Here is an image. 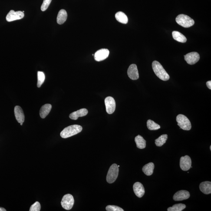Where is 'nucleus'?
Wrapping results in <instances>:
<instances>
[{"mask_svg":"<svg viewBox=\"0 0 211 211\" xmlns=\"http://www.w3.org/2000/svg\"><path fill=\"white\" fill-rule=\"evenodd\" d=\"M82 130V127L81 126L73 125L64 128L60 133V136L62 138H68L81 132Z\"/></svg>","mask_w":211,"mask_h":211,"instance_id":"2","label":"nucleus"},{"mask_svg":"<svg viewBox=\"0 0 211 211\" xmlns=\"http://www.w3.org/2000/svg\"><path fill=\"white\" fill-rule=\"evenodd\" d=\"M152 68L156 75L160 80L164 81H168L170 76L162 64L158 61H154L152 63Z\"/></svg>","mask_w":211,"mask_h":211,"instance_id":"1","label":"nucleus"},{"mask_svg":"<svg viewBox=\"0 0 211 211\" xmlns=\"http://www.w3.org/2000/svg\"><path fill=\"white\" fill-rule=\"evenodd\" d=\"M107 211H124V209L115 205H108L106 208Z\"/></svg>","mask_w":211,"mask_h":211,"instance_id":"28","label":"nucleus"},{"mask_svg":"<svg viewBox=\"0 0 211 211\" xmlns=\"http://www.w3.org/2000/svg\"><path fill=\"white\" fill-rule=\"evenodd\" d=\"M186 205L180 203L174 205L172 207H169L167 209L168 211H182L186 209Z\"/></svg>","mask_w":211,"mask_h":211,"instance_id":"26","label":"nucleus"},{"mask_svg":"<svg viewBox=\"0 0 211 211\" xmlns=\"http://www.w3.org/2000/svg\"><path fill=\"white\" fill-rule=\"evenodd\" d=\"M16 119L18 123H24L25 120V116L22 109L19 106H17L14 109Z\"/></svg>","mask_w":211,"mask_h":211,"instance_id":"15","label":"nucleus"},{"mask_svg":"<svg viewBox=\"0 0 211 211\" xmlns=\"http://www.w3.org/2000/svg\"><path fill=\"white\" fill-rule=\"evenodd\" d=\"M23 123H20V124H21V125L22 126L23 125Z\"/></svg>","mask_w":211,"mask_h":211,"instance_id":"33","label":"nucleus"},{"mask_svg":"<svg viewBox=\"0 0 211 211\" xmlns=\"http://www.w3.org/2000/svg\"><path fill=\"white\" fill-rule=\"evenodd\" d=\"M110 52L106 49H102L97 51L94 54V59L96 61H103L108 57Z\"/></svg>","mask_w":211,"mask_h":211,"instance_id":"11","label":"nucleus"},{"mask_svg":"<svg viewBox=\"0 0 211 211\" xmlns=\"http://www.w3.org/2000/svg\"><path fill=\"white\" fill-rule=\"evenodd\" d=\"M185 60L188 64H195L199 61L200 59V56L197 53L193 52L189 53L184 56Z\"/></svg>","mask_w":211,"mask_h":211,"instance_id":"9","label":"nucleus"},{"mask_svg":"<svg viewBox=\"0 0 211 211\" xmlns=\"http://www.w3.org/2000/svg\"><path fill=\"white\" fill-rule=\"evenodd\" d=\"M176 121L178 123V125L180 127V129L186 131L190 130L191 129L192 126L190 120L183 115H178L176 117Z\"/></svg>","mask_w":211,"mask_h":211,"instance_id":"4","label":"nucleus"},{"mask_svg":"<svg viewBox=\"0 0 211 211\" xmlns=\"http://www.w3.org/2000/svg\"><path fill=\"white\" fill-rule=\"evenodd\" d=\"M37 76H38V82H37V86L38 88H40L45 81V76L44 72L40 71L38 72Z\"/></svg>","mask_w":211,"mask_h":211,"instance_id":"27","label":"nucleus"},{"mask_svg":"<svg viewBox=\"0 0 211 211\" xmlns=\"http://www.w3.org/2000/svg\"><path fill=\"white\" fill-rule=\"evenodd\" d=\"M127 75L132 80H137L139 78V74L137 66L135 64H131L127 70Z\"/></svg>","mask_w":211,"mask_h":211,"instance_id":"12","label":"nucleus"},{"mask_svg":"<svg viewBox=\"0 0 211 211\" xmlns=\"http://www.w3.org/2000/svg\"><path fill=\"white\" fill-rule=\"evenodd\" d=\"M51 104H47L41 107L40 111V116L42 119L45 118L48 115L51 110Z\"/></svg>","mask_w":211,"mask_h":211,"instance_id":"18","label":"nucleus"},{"mask_svg":"<svg viewBox=\"0 0 211 211\" xmlns=\"http://www.w3.org/2000/svg\"><path fill=\"white\" fill-rule=\"evenodd\" d=\"M52 0H44L42 5L41 6V10L44 11L46 10L51 4Z\"/></svg>","mask_w":211,"mask_h":211,"instance_id":"30","label":"nucleus"},{"mask_svg":"<svg viewBox=\"0 0 211 211\" xmlns=\"http://www.w3.org/2000/svg\"><path fill=\"white\" fill-rule=\"evenodd\" d=\"M135 142L138 148L140 149H144L146 147V142L141 136L139 135L135 138Z\"/></svg>","mask_w":211,"mask_h":211,"instance_id":"23","label":"nucleus"},{"mask_svg":"<svg viewBox=\"0 0 211 211\" xmlns=\"http://www.w3.org/2000/svg\"><path fill=\"white\" fill-rule=\"evenodd\" d=\"M24 17V14L22 11H15L13 10L10 11L7 14L6 17V21L9 22H10L16 20L22 19Z\"/></svg>","mask_w":211,"mask_h":211,"instance_id":"7","label":"nucleus"},{"mask_svg":"<svg viewBox=\"0 0 211 211\" xmlns=\"http://www.w3.org/2000/svg\"><path fill=\"white\" fill-rule=\"evenodd\" d=\"M133 189L135 194L138 197L141 198L144 195V188L143 185L140 182H137L135 183L133 185Z\"/></svg>","mask_w":211,"mask_h":211,"instance_id":"14","label":"nucleus"},{"mask_svg":"<svg viewBox=\"0 0 211 211\" xmlns=\"http://www.w3.org/2000/svg\"><path fill=\"white\" fill-rule=\"evenodd\" d=\"M154 168V164L152 162H150L143 166V173L147 176H150L153 173Z\"/></svg>","mask_w":211,"mask_h":211,"instance_id":"20","label":"nucleus"},{"mask_svg":"<svg viewBox=\"0 0 211 211\" xmlns=\"http://www.w3.org/2000/svg\"><path fill=\"white\" fill-rule=\"evenodd\" d=\"M41 209V205L39 202H36L35 203L31 205L30 208V211H40Z\"/></svg>","mask_w":211,"mask_h":211,"instance_id":"29","label":"nucleus"},{"mask_svg":"<svg viewBox=\"0 0 211 211\" xmlns=\"http://www.w3.org/2000/svg\"><path fill=\"white\" fill-rule=\"evenodd\" d=\"M192 165V161L190 156L186 155L181 158L180 166L183 171H187L190 169Z\"/></svg>","mask_w":211,"mask_h":211,"instance_id":"10","label":"nucleus"},{"mask_svg":"<svg viewBox=\"0 0 211 211\" xmlns=\"http://www.w3.org/2000/svg\"><path fill=\"white\" fill-rule=\"evenodd\" d=\"M88 111L87 109L83 108L73 112L70 115L69 117L71 119L76 120L79 117H82L87 115Z\"/></svg>","mask_w":211,"mask_h":211,"instance_id":"16","label":"nucleus"},{"mask_svg":"<svg viewBox=\"0 0 211 211\" xmlns=\"http://www.w3.org/2000/svg\"><path fill=\"white\" fill-rule=\"evenodd\" d=\"M190 197V193L188 191L181 190L175 193L174 195L173 199L175 201H181L189 199Z\"/></svg>","mask_w":211,"mask_h":211,"instance_id":"13","label":"nucleus"},{"mask_svg":"<svg viewBox=\"0 0 211 211\" xmlns=\"http://www.w3.org/2000/svg\"><path fill=\"white\" fill-rule=\"evenodd\" d=\"M6 209L0 207V211H6Z\"/></svg>","mask_w":211,"mask_h":211,"instance_id":"32","label":"nucleus"},{"mask_svg":"<svg viewBox=\"0 0 211 211\" xmlns=\"http://www.w3.org/2000/svg\"><path fill=\"white\" fill-rule=\"evenodd\" d=\"M106 111L109 114H112L115 110L116 103L113 97H107L105 99Z\"/></svg>","mask_w":211,"mask_h":211,"instance_id":"8","label":"nucleus"},{"mask_svg":"<svg viewBox=\"0 0 211 211\" xmlns=\"http://www.w3.org/2000/svg\"><path fill=\"white\" fill-rule=\"evenodd\" d=\"M119 166L115 163L111 165L109 169L107 176V181L109 183H112L115 181L118 176Z\"/></svg>","mask_w":211,"mask_h":211,"instance_id":"5","label":"nucleus"},{"mask_svg":"<svg viewBox=\"0 0 211 211\" xmlns=\"http://www.w3.org/2000/svg\"><path fill=\"white\" fill-rule=\"evenodd\" d=\"M115 17L116 20L122 24H126L128 22V19L127 16L122 11L116 13Z\"/></svg>","mask_w":211,"mask_h":211,"instance_id":"21","label":"nucleus"},{"mask_svg":"<svg viewBox=\"0 0 211 211\" xmlns=\"http://www.w3.org/2000/svg\"><path fill=\"white\" fill-rule=\"evenodd\" d=\"M74 203V198L72 195L67 194L63 197L61 201V205L64 209L70 210L72 209Z\"/></svg>","mask_w":211,"mask_h":211,"instance_id":"6","label":"nucleus"},{"mask_svg":"<svg viewBox=\"0 0 211 211\" xmlns=\"http://www.w3.org/2000/svg\"><path fill=\"white\" fill-rule=\"evenodd\" d=\"M147 128L150 130H156L160 128V126L154 121L149 119L147 122Z\"/></svg>","mask_w":211,"mask_h":211,"instance_id":"25","label":"nucleus"},{"mask_svg":"<svg viewBox=\"0 0 211 211\" xmlns=\"http://www.w3.org/2000/svg\"><path fill=\"white\" fill-rule=\"evenodd\" d=\"M67 18V11L65 10H60L57 17V22L59 24H62L66 21Z\"/></svg>","mask_w":211,"mask_h":211,"instance_id":"19","label":"nucleus"},{"mask_svg":"<svg viewBox=\"0 0 211 211\" xmlns=\"http://www.w3.org/2000/svg\"><path fill=\"white\" fill-rule=\"evenodd\" d=\"M176 21L179 25L185 28H189L194 25V21L190 17L184 14H180L176 18Z\"/></svg>","mask_w":211,"mask_h":211,"instance_id":"3","label":"nucleus"},{"mask_svg":"<svg viewBox=\"0 0 211 211\" xmlns=\"http://www.w3.org/2000/svg\"><path fill=\"white\" fill-rule=\"evenodd\" d=\"M172 35H173V38L175 41H177L178 42L185 43L187 41L186 37L178 31H173L172 33Z\"/></svg>","mask_w":211,"mask_h":211,"instance_id":"22","label":"nucleus"},{"mask_svg":"<svg viewBox=\"0 0 211 211\" xmlns=\"http://www.w3.org/2000/svg\"><path fill=\"white\" fill-rule=\"evenodd\" d=\"M167 138L168 135H162L155 141V143L156 146L158 147H161L166 143Z\"/></svg>","mask_w":211,"mask_h":211,"instance_id":"24","label":"nucleus"},{"mask_svg":"<svg viewBox=\"0 0 211 211\" xmlns=\"http://www.w3.org/2000/svg\"><path fill=\"white\" fill-rule=\"evenodd\" d=\"M210 150H211V146H210Z\"/></svg>","mask_w":211,"mask_h":211,"instance_id":"34","label":"nucleus"},{"mask_svg":"<svg viewBox=\"0 0 211 211\" xmlns=\"http://www.w3.org/2000/svg\"><path fill=\"white\" fill-rule=\"evenodd\" d=\"M199 189L205 194H209L211 193V182L206 181L202 182L199 186Z\"/></svg>","mask_w":211,"mask_h":211,"instance_id":"17","label":"nucleus"},{"mask_svg":"<svg viewBox=\"0 0 211 211\" xmlns=\"http://www.w3.org/2000/svg\"><path fill=\"white\" fill-rule=\"evenodd\" d=\"M206 86L209 89H211V81H209L206 83Z\"/></svg>","mask_w":211,"mask_h":211,"instance_id":"31","label":"nucleus"}]
</instances>
